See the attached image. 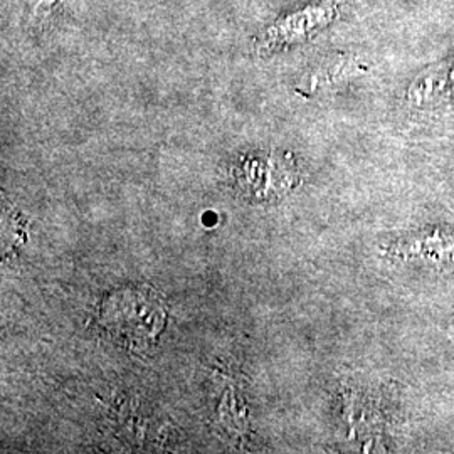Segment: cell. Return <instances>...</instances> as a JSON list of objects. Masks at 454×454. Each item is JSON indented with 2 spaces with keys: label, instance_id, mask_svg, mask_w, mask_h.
I'll list each match as a JSON object with an SVG mask.
<instances>
[{
  "label": "cell",
  "instance_id": "obj_1",
  "mask_svg": "<svg viewBox=\"0 0 454 454\" xmlns=\"http://www.w3.org/2000/svg\"><path fill=\"white\" fill-rule=\"evenodd\" d=\"M103 318L114 335L138 343L155 339L165 322L160 303L145 292L116 293L105 303Z\"/></svg>",
  "mask_w": 454,
  "mask_h": 454
}]
</instances>
